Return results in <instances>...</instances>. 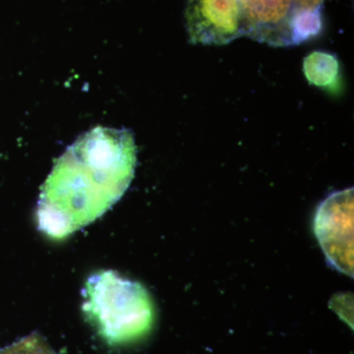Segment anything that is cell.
<instances>
[{"label":"cell","instance_id":"1","mask_svg":"<svg viewBox=\"0 0 354 354\" xmlns=\"http://www.w3.org/2000/svg\"><path fill=\"white\" fill-rule=\"evenodd\" d=\"M127 129L95 127L70 146L41 186L36 218L39 232L67 239L106 214L123 196L137 162Z\"/></svg>","mask_w":354,"mask_h":354},{"label":"cell","instance_id":"2","mask_svg":"<svg viewBox=\"0 0 354 354\" xmlns=\"http://www.w3.org/2000/svg\"><path fill=\"white\" fill-rule=\"evenodd\" d=\"M82 297L86 320L109 346H127L152 332L155 305L139 283L111 270H101L88 277Z\"/></svg>","mask_w":354,"mask_h":354},{"label":"cell","instance_id":"3","mask_svg":"<svg viewBox=\"0 0 354 354\" xmlns=\"http://www.w3.org/2000/svg\"><path fill=\"white\" fill-rule=\"evenodd\" d=\"M314 230L328 261L344 274H353V189L334 193L320 205Z\"/></svg>","mask_w":354,"mask_h":354},{"label":"cell","instance_id":"4","mask_svg":"<svg viewBox=\"0 0 354 354\" xmlns=\"http://www.w3.org/2000/svg\"><path fill=\"white\" fill-rule=\"evenodd\" d=\"M185 19L192 44L221 46L246 36L243 0H188Z\"/></svg>","mask_w":354,"mask_h":354},{"label":"cell","instance_id":"5","mask_svg":"<svg viewBox=\"0 0 354 354\" xmlns=\"http://www.w3.org/2000/svg\"><path fill=\"white\" fill-rule=\"evenodd\" d=\"M246 36L274 46H292L290 23L295 0H243Z\"/></svg>","mask_w":354,"mask_h":354},{"label":"cell","instance_id":"6","mask_svg":"<svg viewBox=\"0 0 354 354\" xmlns=\"http://www.w3.org/2000/svg\"><path fill=\"white\" fill-rule=\"evenodd\" d=\"M304 72L310 84L327 88L337 85L341 68L335 55L325 51H313L304 58Z\"/></svg>","mask_w":354,"mask_h":354},{"label":"cell","instance_id":"7","mask_svg":"<svg viewBox=\"0 0 354 354\" xmlns=\"http://www.w3.org/2000/svg\"><path fill=\"white\" fill-rule=\"evenodd\" d=\"M322 25L321 7L295 9L290 23L292 46L318 36Z\"/></svg>","mask_w":354,"mask_h":354},{"label":"cell","instance_id":"8","mask_svg":"<svg viewBox=\"0 0 354 354\" xmlns=\"http://www.w3.org/2000/svg\"><path fill=\"white\" fill-rule=\"evenodd\" d=\"M324 0H295L297 8H318L322 6Z\"/></svg>","mask_w":354,"mask_h":354}]
</instances>
